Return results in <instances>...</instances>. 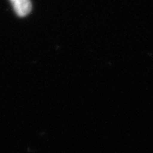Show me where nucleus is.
<instances>
[{"instance_id": "1", "label": "nucleus", "mask_w": 153, "mask_h": 153, "mask_svg": "<svg viewBox=\"0 0 153 153\" xmlns=\"http://www.w3.org/2000/svg\"><path fill=\"white\" fill-rule=\"evenodd\" d=\"M15 12L19 17L27 16L31 10V3L30 0H10Z\"/></svg>"}]
</instances>
